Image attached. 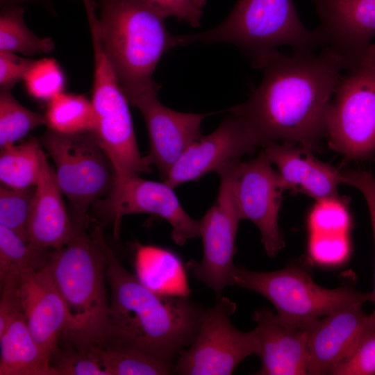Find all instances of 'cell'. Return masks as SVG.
I'll list each match as a JSON object with an SVG mask.
<instances>
[{"label": "cell", "mask_w": 375, "mask_h": 375, "mask_svg": "<svg viewBox=\"0 0 375 375\" xmlns=\"http://www.w3.org/2000/svg\"><path fill=\"white\" fill-rule=\"evenodd\" d=\"M262 69V81L249 98L228 110L262 147L282 141L315 149L325 137L328 110L341 78L339 59L326 47L292 56L276 51Z\"/></svg>", "instance_id": "6da1fadb"}, {"label": "cell", "mask_w": 375, "mask_h": 375, "mask_svg": "<svg viewBox=\"0 0 375 375\" xmlns=\"http://www.w3.org/2000/svg\"><path fill=\"white\" fill-rule=\"evenodd\" d=\"M106 257L108 323L98 344L140 353L171 370L179 353L197 334L206 308L187 297L158 295L122 264L107 243L101 224L91 233Z\"/></svg>", "instance_id": "7a4b0ae2"}, {"label": "cell", "mask_w": 375, "mask_h": 375, "mask_svg": "<svg viewBox=\"0 0 375 375\" xmlns=\"http://www.w3.org/2000/svg\"><path fill=\"white\" fill-rule=\"evenodd\" d=\"M97 4L99 37L129 103L158 94L154 69L164 53L178 47L166 17L140 0H97Z\"/></svg>", "instance_id": "3957f363"}, {"label": "cell", "mask_w": 375, "mask_h": 375, "mask_svg": "<svg viewBox=\"0 0 375 375\" xmlns=\"http://www.w3.org/2000/svg\"><path fill=\"white\" fill-rule=\"evenodd\" d=\"M68 310L70 331L62 337L90 348L104 338L108 323L106 257L99 241L85 232L51 251L44 267Z\"/></svg>", "instance_id": "277c9868"}, {"label": "cell", "mask_w": 375, "mask_h": 375, "mask_svg": "<svg viewBox=\"0 0 375 375\" xmlns=\"http://www.w3.org/2000/svg\"><path fill=\"white\" fill-rule=\"evenodd\" d=\"M177 40L178 47L193 42L232 44L261 69L281 46H289L294 53H314L325 47L317 28L310 30L301 22L292 0H238L219 24L203 32L177 35Z\"/></svg>", "instance_id": "5b68a950"}, {"label": "cell", "mask_w": 375, "mask_h": 375, "mask_svg": "<svg viewBox=\"0 0 375 375\" xmlns=\"http://www.w3.org/2000/svg\"><path fill=\"white\" fill-rule=\"evenodd\" d=\"M233 285L253 290L269 300L283 320L308 329L322 317L351 304L372 301V294L364 293L351 281L328 289L317 285L305 260H295L281 269L255 272L235 267Z\"/></svg>", "instance_id": "8992f818"}, {"label": "cell", "mask_w": 375, "mask_h": 375, "mask_svg": "<svg viewBox=\"0 0 375 375\" xmlns=\"http://www.w3.org/2000/svg\"><path fill=\"white\" fill-rule=\"evenodd\" d=\"M38 140L54 162L56 181L69 201L76 233L85 232L90 208L111 188V162L92 131L62 134L48 128Z\"/></svg>", "instance_id": "52a82bcc"}, {"label": "cell", "mask_w": 375, "mask_h": 375, "mask_svg": "<svg viewBox=\"0 0 375 375\" xmlns=\"http://www.w3.org/2000/svg\"><path fill=\"white\" fill-rule=\"evenodd\" d=\"M89 26L94 55L92 132L114 171L139 175L150 172V163L138 149L129 102L105 53L97 24L91 21Z\"/></svg>", "instance_id": "ba28073f"}, {"label": "cell", "mask_w": 375, "mask_h": 375, "mask_svg": "<svg viewBox=\"0 0 375 375\" xmlns=\"http://www.w3.org/2000/svg\"><path fill=\"white\" fill-rule=\"evenodd\" d=\"M326 119L328 144L353 160L375 153V59L341 76Z\"/></svg>", "instance_id": "9c48e42d"}, {"label": "cell", "mask_w": 375, "mask_h": 375, "mask_svg": "<svg viewBox=\"0 0 375 375\" xmlns=\"http://www.w3.org/2000/svg\"><path fill=\"white\" fill-rule=\"evenodd\" d=\"M236 308L235 302L221 296L206 309L195 339L179 353L173 374L229 375L245 358L258 355L256 328L243 332L231 322Z\"/></svg>", "instance_id": "30bf717a"}, {"label": "cell", "mask_w": 375, "mask_h": 375, "mask_svg": "<svg viewBox=\"0 0 375 375\" xmlns=\"http://www.w3.org/2000/svg\"><path fill=\"white\" fill-rule=\"evenodd\" d=\"M173 190L165 181L114 171L109 192L93 205L92 213L102 224L113 226L116 238L123 217L134 213L158 215L171 225L172 239L181 246L190 239L200 237V223L185 211Z\"/></svg>", "instance_id": "8fae6325"}, {"label": "cell", "mask_w": 375, "mask_h": 375, "mask_svg": "<svg viewBox=\"0 0 375 375\" xmlns=\"http://www.w3.org/2000/svg\"><path fill=\"white\" fill-rule=\"evenodd\" d=\"M240 160L228 161L216 170L221 179L218 194L214 204L199 220L203 257L199 262L191 260L186 264L192 274L211 288L217 298L227 286L233 285L235 238L241 219L235 195L234 176Z\"/></svg>", "instance_id": "7c38bea8"}, {"label": "cell", "mask_w": 375, "mask_h": 375, "mask_svg": "<svg viewBox=\"0 0 375 375\" xmlns=\"http://www.w3.org/2000/svg\"><path fill=\"white\" fill-rule=\"evenodd\" d=\"M263 151L248 161H238L234 190L241 219L258 228L267 255L275 256L285 247L278 219L285 185Z\"/></svg>", "instance_id": "4fadbf2b"}, {"label": "cell", "mask_w": 375, "mask_h": 375, "mask_svg": "<svg viewBox=\"0 0 375 375\" xmlns=\"http://www.w3.org/2000/svg\"><path fill=\"white\" fill-rule=\"evenodd\" d=\"M325 47L349 72L358 68L375 37V0H311Z\"/></svg>", "instance_id": "5bb4252c"}, {"label": "cell", "mask_w": 375, "mask_h": 375, "mask_svg": "<svg viewBox=\"0 0 375 375\" xmlns=\"http://www.w3.org/2000/svg\"><path fill=\"white\" fill-rule=\"evenodd\" d=\"M211 133L190 145L172 167L164 181L172 188L197 181L228 161L238 160L262 146L236 114L228 111Z\"/></svg>", "instance_id": "9a60e30c"}, {"label": "cell", "mask_w": 375, "mask_h": 375, "mask_svg": "<svg viewBox=\"0 0 375 375\" xmlns=\"http://www.w3.org/2000/svg\"><path fill=\"white\" fill-rule=\"evenodd\" d=\"M358 302L318 319L308 328V374H331L333 369L375 331V322Z\"/></svg>", "instance_id": "2e32d148"}, {"label": "cell", "mask_w": 375, "mask_h": 375, "mask_svg": "<svg viewBox=\"0 0 375 375\" xmlns=\"http://www.w3.org/2000/svg\"><path fill=\"white\" fill-rule=\"evenodd\" d=\"M133 106L141 112L148 131L150 149L145 157L164 180L185 150L201 138V124L210 113L175 111L162 104L158 94L144 96Z\"/></svg>", "instance_id": "e0dca14e"}, {"label": "cell", "mask_w": 375, "mask_h": 375, "mask_svg": "<svg viewBox=\"0 0 375 375\" xmlns=\"http://www.w3.org/2000/svg\"><path fill=\"white\" fill-rule=\"evenodd\" d=\"M19 294L31 333L51 359L60 337L71 330L66 305L44 267L21 274Z\"/></svg>", "instance_id": "ac0fdd59"}, {"label": "cell", "mask_w": 375, "mask_h": 375, "mask_svg": "<svg viewBox=\"0 0 375 375\" xmlns=\"http://www.w3.org/2000/svg\"><path fill=\"white\" fill-rule=\"evenodd\" d=\"M260 340L258 375L308 374V329L285 322L267 308L253 315Z\"/></svg>", "instance_id": "d6986e66"}, {"label": "cell", "mask_w": 375, "mask_h": 375, "mask_svg": "<svg viewBox=\"0 0 375 375\" xmlns=\"http://www.w3.org/2000/svg\"><path fill=\"white\" fill-rule=\"evenodd\" d=\"M262 150L276 165L286 190L308 195L317 201L338 197L342 173L317 159L311 150L290 142H271Z\"/></svg>", "instance_id": "ffe728a7"}, {"label": "cell", "mask_w": 375, "mask_h": 375, "mask_svg": "<svg viewBox=\"0 0 375 375\" xmlns=\"http://www.w3.org/2000/svg\"><path fill=\"white\" fill-rule=\"evenodd\" d=\"M77 234L55 172L44 153L28 220V242L38 247L57 249L69 243Z\"/></svg>", "instance_id": "44dd1931"}, {"label": "cell", "mask_w": 375, "mask_h": 375, "mask_svg": "<svg viewBox=\"0 0 375 375\" xmlns=\"http://www.w3.org/2000/svg\"><path fill=\"white\" fill-rule=\"evenodd\" d=\"M135 276L146 288L165 297L190 293L187 266L174 251L150 244H134Z\"/></svg>", "instance_id": "7402d4cb"}, {"label": "cell", "mask_w": 375, "mask_h": 375, "mask_svg": "<svg viewBox=\"0 0 375 375\" xmlns=\"http://www.w3.org/2000/svg\"><path fill=\"white\" fill-rule=\"evenodd\" d=\"M0 375H54L51 359L34 340L23 311L0 333Z\"/></svg>", "instance_id": "603a6c76"}, {"label": "cell", "mask_w": 375, "mask_h": 375, "mask_svg": "<svg viewBox=\"0 0 375 375\" xmlns=\"http://www.w3.org/2000/svg\"><path fill=\"white\" fill-rule=\"evenodd\" d=\"M44 154L39 140L31 137L24 142L1 148L0 181L2 185L24 189L37 185Z\"/></svg>", "instance_id": "cb8c5ba5"}, {"label": "cell", "mask_w": 375, "mask_h": 375, "mask_svg": "<svg viewBox=\"0 0 375 375\" xmlns=\"http://www.w3.org/2000/svg\"><path fill=\"white\" fill-rule=\"evenodd\" d=\"M23 5L1 8L0 12V51L25 56L48 53L54 49L53 41L40 38L26 26Z\"/></svg>", "instance_id": "d4e9b609"}, {"label": "cell", "mask_w": 375, "mask_h": 375, "mask_svg": "<svg viewBox=\"0 0 375 375\" xmlns=\"http://www.w3.org/2000/svg\"><path fill=\"white\" fill-rule=\"evenodd\" d=\"M45 118L48 128L62 134L92 131V102L83 95L61 93L49 101Z\"/></svg>", "instance_id": "484cf974"}, {"label": "cell", "mask_w": 375, "mask_h": 375, "mask_svg": "<svg viewBox=\"0 0 375 375\" xmlns=\"http://www.w3.org/2000/svg\"><path fill=\"white\" fill-rule=\"evenodd\" d=\"M51 250L35 246L0 224V281L11 275H21L26 270L44 267Z\"/></svg>", "instance_id": "4316f807"}, {"label": "cell", "mask_w": 375, "mask_h": 375, "mask_svg": "<svg viewBox=\"0 0 375 375\" xmlns=\"http://www.w3.org/2000/svg\"><path fill=\"white\" fill-rule=\"evenodd\" d=\"M45 116L19 103L10 90L0 92V147L15 144L35 128L46 124Z\"/></svg>", "instance_id": "83f0119b"}, {"label": "cell", "mask_w": 375, "mask_h": 375, "mask_svg": "<svg viewBox=\"0 0 375 375\" xmlns=\"http://www.w3.org/2000/svg\"><path fill=\"white\" fill-rule=\"evenodd\" d=\"M95 348L106 375L172 374L166 367L137 352L106 344Z\"/></svg>", "instance_id": "f1b7e54d"}, {"label": "cell", "mask_w": 375, "mask_h": 375, "mask_svg": "<svg viewBox=\"0 0 375 375\" xmlns=\"http://www.w3.org/2000/svg\"><path fill=\"white\" fill-rule=\"evenodd\" d=\"M50 362L54 375H106L95 346L80 347L62 337Z\"/></svg>", "instance_id": "f546056e"}, {"label": "cell", "mask_w": 375, "mask_h": 375, "mask_svg": "<svg viewBox=\"0 0 375 375\" xmlns=\"http://www.w3.org/2000/svg\"><path fill=\"white\" fill-rule=\"evenodd\" d=\"M35 188L15 189L2 185L0 188V224L27 242L28 220Z\"/></svg>", "instance_id": "4dcf8cb0"}, {"label": "cell", "mask_w": 375, "mask_h": 375, "mask_svg": "<svg viewBox=\"0 0 375 375\" xmlns=\"http://www.w3.org/2000/svg\"><path fill=\"white\" fill-rule=\"evenodd\" d=\"M23 81L32 97L48 101L63 92L65 83L59 65L55 59L49 58L35 60Z\"/></svg>", "instance_id": "1f68e13d"}, {"label": "cell", "mask_w": 375, "mask_h": 375, "mask_svg": "<svg viewBox=\"0 0 375 375\" xmlns=\"http://www.w3.org/2000/svg\"><path fill=\"white\" fill-rule=\"evenodd\" d=\"M349 223L347 203L339 196L317 201L309 215L310 227L315 233H344Z\"/></svg>", "instance_id": "d6a6232c"}, {"label": "cell", "mask_w": 375, "mask_h": 375, "mask_svg": "<svg viewBox=\"0 0 375 375\" xmlns=\"http://www.w3.org/2000/svg\"><path fill=\"white\" fill-rule=\"evenodd\" d=\"M331 374H375V331L367 335L350 356L333 369Z\"/></svg>", "instance_id": "836d02e7"}, {"label": "cell", "mask_w": 375, "mask_h": 375, "mask_svg": "<svg viewBox=\"0 0 375 375\" xmlns=\"http://www.w3.org/2000/svg\"><path fill=\"white\" fill-rule=\"evenodd\" d=\"M161 12L172 16L194 28L200 26L206 0H140Z\"/></svg>", "instance_id": "e575fe53"}, {"label": "cell", "mask_w": 375, "mask_h": 375, "mask_svg": "<svg viewBox=\"0 0 375 375\" xmlns=\"http://www.w3.org/2000/svg\"><path fill=\"white\" fill-rule=\"evenodd\" d=\"M342 175L344 184L357 188L365 199L371 219L375 249V177L369 172L350 169L342 172ZM371 294L374 309L369 315L375 322V271L374 288Z\"/></svg>", "instance_id": "d590c367"}, {"label": "cell", "mask_w": 375, "mask_h": 375, "mask_svg": "<svg viewBox=\"0 0 375 375\" xmlns=\"http://www.w3.org/2000/svg\"><path fill=\"white\" fill-rule=\"evenodd\" d=\"M35 60L25 58L15 53L0 51V88L8 90L19 81L34 63Z\"/></svg>", "instance_id": "8d00e7d4"}, {"label": "cell", "mask_w": 375, "mask_h": 375, "mask_svg": "<svg viewBox=\"0 0 375 375\" xmlns=\"http://www.w3.org/2000/svg\"><path fill=\"white\" fill-rule=\"evenodd\" d=\"M27 2L38 3L48 9L52 8L51 0H0V5L1 8H3L12 6H21Z\"/></svg>", "instance_id": "74e56055"}, {"label": "cell", "mask_w": 375, "mask_h": 375, "mask_svg": "<svg viewBox=\"0 0 375 375\" xmlns=\"http://www.w3.org/2000/svg\"><path fill=\"white\" fill-rule=\"evenodd\" d=\"M365 58L375 59V44H371L369 45L366 51Z\"/></svg>", "instance_id": "f35d334b"}]
</instances>
